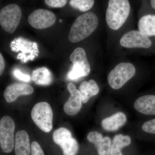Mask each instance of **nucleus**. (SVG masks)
I'll use <instances>...</instances> for the list:
<instances>
[{
  "instance_id": "26",
  "label": "nucleus",
  "mask_w": 155,
  "mask_h": 155,
  "mask_svg": "<svg viewBox=\"0 0 155 155\" xmlns=\"http://www.w3.org/2000/svg\"><path fill=\"white\" fill-rule=\"evenodd\" d=\"M5 64L2 54H0V75H2L5 70Z\"/></svg>"
},
{
  "instance_id": "6",
  "label": "nucleus",
  "mask_w": 155,
  "mask_h": 155,
  "mask_svg": "<svg viewBox=\"0 0 155 155\" xmlns=\"http://www.w3.org/2000/svg\"><path fill=\"white\" fill-rule=\"evenodd\" d=\"M22 17V11L16 4H11L4 7L0 12V24L4 30L14 33L18 27Z\"/></svg>"
},
{
  "instance_id": "4",
  "label": "nucleus",
  "mask_w": 155,
  "mask_h": 155,
  "mask_svg": "<svg viewBox=\"0 0 155 155\" xmlns=\"http://www.w3.org/2000/svg\"><path fill=\"white\" fill-rule=\"evenodd\" d=\"M31 119L40 130L48 133L53 127V114L49 104L45 102L36 104L31 112Z\"/></svg>"
},
{
  "instance_id": "8",
  "label": "nucleus",
  "mask_w": 155,
  "mask_h": 155,
  "mask_svg": "<svg viewBox=\"0 0 155 155\" xmlns=\"http://www.w3.org/2000/svg\"><path fill=\"white\" fill-rule=\"evenodd\" d=\"M54 142L61 147L64 155H76L78 151L77 140L72 137V134L64 127L58 128L53 134Z\"/></svg>"
},
{
  "instance_id": "18",
  "label": "nucleus",
  "mask_w": 155,
  "mask_h": 155,
  "mask_svg": "<svg viewBox=\"0 0 155 155\" xmlns=\"http://www.w3.org/2000/svg\"><path fill=\"white\" fill-rule=\"evenodd\" d=\"M32 80L38 85H48L52 82L53 75L49 69L42 67L34 70Z\"/></svg>"
},
{
  "instance_id": "28",
  "label": "nucleus",
  "mask_w": 155,
  "mask_h": 155,
  "mask_svg": "<svg viewBox=\"0 0 155 155\" xmlns=\"http://www.w3.org/2000/svg\"><path fill=\"white\" fill-rule=\"evenodd\" d=\"M150 4L153 8L155 10V0H150Z\"/></svg>"
},
{
  "instance_id": "22",
  "label": "nucleus",
  "mask_w": 155,
  "mask_h": 155,
  "mask_svg": "<svg viewBox=\"0 0 155 155\" xmlns=\"http://www.w3.org/2000/svg\"><path fill=\"white\" fill-rule=\"evenodd\" d=\"M142 129L147 133L155 134V119L143 123L142 126Z\"/></svg>"
},
{
  "instance_id": "27",
  "label": "nucleus",
  "mask_w": 155,
  "mask_h": 155,
  "mask_svg": "<svg viewBox=\"0 0 155 155\" xmlns=\"http://www.w3.org/2000/svg\"><path fill=\"white\" fill-rule=\"evenodd\" d=\"M76 89V87H75V84L72 83H69L67 85V89H68L69 93L73 91Z\"/></svg>"
},
{
  "instance_id": "1",
  "label": "nucleus",
  "mask_w": 155,
  "mask_h": 155,
  "mask_svg": "<svg viewBox=\"0 0 155 155\" xmlns=\"http://www.w3.org/2000/svg\"><path fill=\"white\" fill-rule=\"evenodd\" d=\"M98 18L92 12H87L78 17L72 25L68 39L77 43L90 36L98 25Z\"/></svg>"
},
{
  "instance_id": "12",
  "label": "nucleus",
  "mask_w": 155,
  "mask_h": 155,
  "mask_svg": "<svg viewBox=\"0 0 155 155\" xmlns=\"http://www.w3.org/2000/svg\"><path fill=\"white\" fill-rule=\"evenodd\" d=\"M87 139L90 142L94 144L99 155H110L112 142L110 137H103L101 134L92 131L88 134Z\"/></svg>"
},
{
  "instance_id": "5",
  "label": "nucleus",
  "mask_w": 155,
  "mask_h": 155,
  "mask_svg": "<svg viewBox=\"0 0 155 155\" xmlns=\"http://www.w3.org/2000/svg\"><path fill=\"white\" fill-rule=\"evenodd\" d=\"M70 60L73 65L68 74L69 79L77 80L81 77H86L90 74V65L86 52L82 48H76L70 55Z\"/></svg>"
},
{
  "instance_id": "24",
  "label": "nucleus",
  "mask_w": 155,
  "mask_h": 155,
  "mask_svg": "<svg viewBox=\"0 0 155 155\" xmlns=\"http://www.w3.org/2000/svg\"><path fill=\"white\" fill-rule=\"evenodd\" d=\"M31 155H45L40 145L36 141H33L31 145Z\"/></svg>"
},
{
  "instance_id": "25",
  "label": "nucleus",
  "mask_w": 155,
  "mask_h": 155,
  "mask_svg": "<svg viewBox=\"0 0 155 155\" xmlns=\"http://www.w3.org/2000/svg\"><path fill=\"white\" fill-rule=\"evenodd\" d=\"M14 74L15 77L20 80L23 81L25 82H28L30 80V77L29 75L23 74L19 70H15Z\"/></svg>"
},
{
  "instance_id": "16",
  "label": "nucleus",
  "mask_w": 155,
  "mask_h": 155,
  "mask_svg": "<svg viewBox=\"0 0 155 155\" xmlns=\"http://www.w3.org/2000/svg\"><path fill=\"white\" fill-rule=\"evenodd\" d=\"M16 155H29L31 153L30 140L28 133L25 130H19L16 134L15 139Z\"/></svg>"
},
{
  "instance_id": "10",
  "label": "nucleus",
  "mask_w": 155,
  "mask_h": 155,
  "mask_svg": "<svg viewBox=\"0 0 155 155\" xmlns=\"http://www.w3.org/2000/svg\"><path fill=\"white\" fill-rule=\"evenodd\" d=\"M28 20L31 27L43 29L52 26L56 22V17L51 11L39 9L34 11L28 16Z\"/></svg>"
},
{
  "instance_id": "11",
  "label": "nucleus",
  "mask_w": 155,
  "mask_h": 155,
  "mask_svg": "<svg viewBox=\"0 0 155 155\" xmlns=\"http://www.w3.org/2000/svg\"><path fill=\"white\" fill-rule=\"evenodd\" d=\"M34 88L28 84L14 83L7 87L4 92V97L8 103L15 101L21 95H29L33 93Z\"/></svg>"
},
{
  "instance_id": "21",
  "label": "nucleus",
  "mask_w": 155,
  "mask_h": 155,
  "mask_svg": "<svg viewBox=\"0 0 155 155\" xmlns=\"http://www.w3.org/2000/svg\"><path fill=\"white\" fill-rule=\"evenodd\" d=\"M94 4V0H71L69 2L72 8L83 12L91 9Z\"/></svg>"
},
{
  "instance_id": "7",
  "label": "nucleus",
  "mask_w": 155,
  "mask_h": 155,
  "mask_svg": "<svg viewBox=\"0 0 155 155\" xmlns=\"http://www.w3.org/2000/svg\"><path fill=\"white\" fill-rule=\"evenodd\" d=\"M15 125L14 120L8 116H5L0 121V144L2 150L5 153L11 152L15 146L14 132Z\"/></svg>"
},
{
  "instance_id": "20",
  "label": "nucleus",
  "mask_w": 155,
  "mask_h": 155,
  "mask_svg": "<svg viewBox=\"0 0 155 155\" xmlns=\"http://www.w3.org/2000/svg\"><path fill=\"white\" fill-rule=\"evenodd\" d=\"M131 143V138L128 135L117 134L114 137L111 144L110 155H122L121 149Z\"/></svg>"
},
{
  "instance_id": "3",
  "label": "nucleus",
  "mask_w": 155,
  "mask_h": 155,
  "mask_svg": "<svg viewBox=\"0 0 155 155\" xmlns=\"http://www.w3.org/2000/svg\"><path fill=\"white\" fill-rule=\"evenodd\" d=\"M136 69L130 63H120L116 66L108 75V82L111 88H121L134 76Z\"/></svg>"
},
{
  "instance_id": "13",
  "label": "nucleus",
  "mask_w": 155,
  "mask_h": 155,
  "mask_svg": "<svg viewBox=\"0 0 155 155\" xmlns=\"http://www.w3.org/2000/svg\"><path fill=\"white\" fill-rule=\"evenodd\" d=\"M134 107L139 113L147 115H155V95H147L137 99Z\"/></svg>"
},
{
  "instance_id": "17",
  "label": "nucleus",
  "mask_w": 155,
  "mask_h": 155,
  "mask_svg": "<svg viewBox=\"0 0 155 155\" xmlns=\"http://www.w3.org/2000/svg\"><path fill=\"white\" fill-rule=\"evenodd\" d=\"M99 90L98 85L94 80L91 79L88 81H83L79 86L82 103L87 102L91 97L97 94Z\"/></svg>"
},
{
  "instance_id": "14",
  "label": "nucleus",
  "mask_w": 155,
  "mask_h": 155,
  "mask_svg": "<svg viewBox=\"0 0 155 155\" xmlns=\"http://www.w3.org/2000/svg\"><path fill=\"white\" fill-rule=\"evenodd\" d=\"M70 96L64 104V112L69 116L76 115L82 107V98L79 90L75 89L70 92Z\"/></svg>"
},
{
  "instance_id": "2",
  "label": "nucleus",
  "mask_w": 155,
  "mask_h": 155,
  "mask_svg": "<svg viewBox=\"0 0 155 155\" xmlns=\"http://www.w3.org/2000/svg\"><path fill=\"white\" fill-rule=\"evenodd\" d=\"M130 8L128 0H109L106 14L108 27L113 30L121 28L129 16Z\"/></svg>"
},
{
  "instance_id": "15",
  "label": "nucleus",
  "mask_w": 155,
  "mask_h": 155,
  "mask_svg": "<svg viewBox=\"0 0 155 155\" xmlns=\"http://www.w3.org/2000/svg\"><path fill=\"white\" fill-rule=\"evenodd\" d=\"M126 122L127 117L125 114L122 112H118L103 119L101 125L107 131H116L125 125Z\"/></svg>"
},
{
  "instance_id": "19",
  "label": "nucleus",
  "mask_w": 155,
  "mask_h": 155,
  "mask_svg": "<svg viewBox=\"0 0 155 155\" xmlns=\"http://www.w3.org/2000/svg\"><path fill=\"white\" fill-rule=\"evenodd\" d=\"M139 31L148 36H155V15H145L138 22Z\"/></svg>"
},
{
  "instance_id": "9",
  "label": "nucleus",
  "mask_w": 155,
  "mask_h": 155,
  "mask_svg": "<svg viewBox=\"0 0 155 155\" xmlns=\"http://www.w3.org/2000/svg\"><path fill=\"white\" fill-rule=\"evenodd\" d=\"M120 45L127 48H148L152 45L149 38L139 31L132 30L125 33L120 39Z\"/></svg>"
},
{
  "instance_id": "23",
  "label": "nucleus",
  "mask_w": 155,
  "mask_h": 155,
  "mask_svg": "<svg viewBox=\"0 0 155 155\" xmlns=\"http://www.w3.org/2000/svg\"><path fill=\"white\" fill-rule=\"evenodd\" d=\"M45 2L52 8H61L66 5L67 0H45Z\"/></svg>"
}]
</instances>
